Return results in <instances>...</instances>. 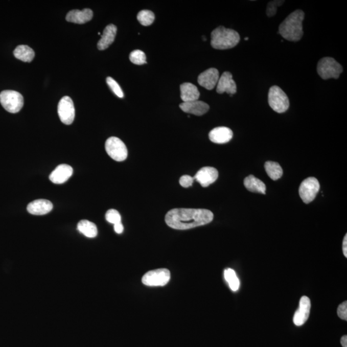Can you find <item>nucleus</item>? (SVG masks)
Masks as SVG:
<instances>
[{
    "instance_id": "f257e3e1",
    "label": "nucleus",
    "mask_w": 347,
    "mask_h": 347,
    "mask_svg": "<svg viewBox=\"0 0 347 347\" xmlns=\"http://www.w3.org/2000/svg\"><path fill=\"white\" fill-rule=\"evenodd\" d=\"M213 219L214 214L209 210L174 209L167 212L165 220L171 228L184 230L206 225Z\"/></svg>"
},
{
    "instance_id": "f03ea898",
    "label": "nucleus",
    "mask_w": 347,
    "mask_h": 347,
    "mask_svg": "<svg viewBox=\"0 0 347 347\" xmlns=\"http://www.w3.org/2000/svg\"><path fill=\"white\" fill-rule=\"evenodd\" d=\"M305 14L301 10L292 12L279 26V33L289 41H298L304 35L302 23Z\"/></svg>"
},
{
    "instance_id": "7ed1b4c3",
    "label": "nucleus",
    "mask_w": 347,
    "mask_h": 347,
    "mask_svg": "<svg viewBox=\"0 0 347 347\" xmlns=\"http://www.w3.org/2000/svg\"><path fill=\"white\" fill-rule=\"evenodd\" d=\"M240 39L238 32L220 26L211 33V45L217 50L230 49L237 45Z\"/></svg>"
},
{
    "instance_id": "20e7f679",
    "label": "nucleus",
    "mask_w": 347,
    "mask_h": 347,
    "mask_svg": "<svg viewBox=\"0 0 347 347\" xmlns=\"http://www.w3.org/2000/svg\"><path fill=\"white\" fill-rule=\"evenodd\" d=\"M317 72L324 80L337 79L343 72V67L332 57H324L318 62Z\"/></svg>"
},
{
    "instance_id": "39448f33",
    "label": "nucleus",
    "mask_w": 347,
    "mask_h": 347,
    "mask_svg": "<svg viewBox=\"0 0 347 347\" xmlns=\"http://www.w3.org/2000/svg\"><path fill=\"white\" fill-rule=\"evenodd\" d=\"M268 103L273 110L278 113H285L289 107L288 97L283 89L277 86H272L269 89Z\"/></svg>"
},
{
    "instance_id": "423d86ee",
    "label": "nucleus",
    "mask_w": 347,
    "mask_h": 347,
    "mask_svg": "<svg viewBox=\"0 0 347 347\" xmlns=\"http://www.w3.org/2000/svg\"><path fill=\"white\" fill-rule=\"evenodd\" d=\"M0 102L6 111L9 113H16L23 107L24 99L19 92L5 90L0 94Z\"/></svg>"
},
{
    "instance_id": "0eeeda50",
    "label": "nucleus",
    "mask_w": 347,
    "mask_h": 347,
    "mask_svg": "<svg viewBox=\"0 0 347 347\" xmlns=\"http://www.w3.org/2000/svg\"><path fill=\"white\" fill-rule=\"evenodd\" d=\"M105 149L107 154L117 161L126 160L128 155L126 145L117 137L112 136L107 139Z\"/></svg>"
},
{
    "instance_id": "6e6552de",
    "label": "nucleus",
    "mask_w": 347,
    "mask_h": 347,
    "mask_svg": "<svg viewBox=\"0 0 347 347\" xmlns=\"http://www.w3.org/2000/svg\"><path fill=\"white\" fill-rule=\"evenodd\" d=\"M171 279V273L169 269L161 268L147 272L142 277V283L147 286H165Z\"/></svg>"
},
{
    "instance_id": "1a4fd4ad",
    "label": "nucleus",
    "mask_w": 347,
    "mask_h": 347,
    "mask_svg": "<svg viewBox=\"0 0 347 347\" xmlns=\"http://www.w3.org/2000/svg\"><path fill=\"white\" fill-rule=\"evenodd\" d=\"M320 188L319 183L314 177H309L302 182L299 188V194L302 200L306 204L310 203L315 199Z\"/></svg>"
},
{
    "instance_id": "9d476101",
    "label": "nucleus",
    "mask_w": 347,
    "mask_h": 347,
    "mask_svg": "<svg viewBox=\"0 0 347 347\" xmlns=\"http://www.w3.org/2000/svg\"><path fill=\"white\" fill-rule=\"evenodd\" d=\"M58 114L62 123L71 125L73 123L75 119V107L73 101L71 97L65 96L62 97L58 104Z\"/></svg>"
},
{
    "instance_id": "9b49d317",
    "label": "nucleus",
    "mask_w": 347,
    "mask_h": 347,
    "mask_svg": "<svg viewBox=\"0 0 347 347\" xmlns=\"http://www.w3.org/2000/svg\"><path fill=\"white\" fill-rule=\"evenodd\" d=\"M218 170L212 167H204L197 172L194 179L199 182L203 187H207L214 183L218 179Z\"/></svg>"
},
{
    "instance_id": "f8f14e48",
    "label": "nucleus",
    "mask_w": 347,
    "mask_h": 347,
    "mask_svg": "<svg viewBox=\"0 0 347 347\" xmlns=\"http://www.w3.org/2000/svg\"><path fill=\"white\" fill-rule=\"evenodd\" d=\"M311 300L308 296H302L299 300V308L293 316V322L296 326H303L308 320L310 314Z\"/></svg>"
},
{
    "instance_id": "ddd939ff",
    "label": "nucleus",
    "mask_w": 347,
    "mask_h": 347,
    "mask_svg": "<svg viewBox=\"0 0 347 347\" xmlns=\"http://www.w3.org/2000/svg\"><path fill=\"white\" fill-rule=\"evenodd\" d=\"M216 91L219 94L226 92L230 96L237 93V85L231 73L228 72H224L221 77H219Z\"/></svg>"
},
{
    "instance_id": "4468645a",
    "label": "nucleus",
    "mask_w": 347,
    "mask_h": 347,
    "mask_svg": "<svg viewBox=\"0 0 347 347\" xmlns=\"http://www.w3.org/2000/svg\"><path fill=\"white\" fill-rule=\"evenodd\" d=\"M219 79V71L216 68H212L199 75L198 81L200 86L208 90H212L218 84Z\"/></svg>"
},
{
    "instance_id": "2eb2a0df",
    "label": "nucleus",
    "mask_w": 347,
    "mask_h": 347,
    "mask_svg": "<svg viewBox=\"0 0 347 347\" xmlns=\"http://www.w3.org/2000/svg\"><path fill=\"white\" fill-rule=\"evenodd\" d=\"M73 172V169L68 165H60L50 175V180L55 184L64 183L71 178Z\"/></svg>"
},
{
    "instance_id": "dca6fc26",
    "label": "nucleus",
    "mask_w": 347,
    "mask_h": 347,
    "mask_svg": "<svg viewBox=\"0 0 347 347\" xmlns=\"http://www.w3.org/2000/svg\"><path fill=\"white\" fill-rule=\"evenodd\" d=\"M179 107L184 113L193 114L196 116L203 115L210 109L208 104L200 101L183 102L179 105Z\"/></svg>"
},
{
    "instance_id": "f3484780",
    "label": "nucleus",
    "mask_w": 347,
    "mask_h": 347,
    "mask_svg": "<svg viewBox=\"0 0 347 347\" xmlns=\"http://www.w3.org/2000/svg\"><path fill=\"white\" fill-rule=\"evenodd\" d=\"M233 137V132L228 127H218L212 129L209 133V138L215 144L228 143Z\"/></svg>"
},
{
    "instance_id": "a211bd4d",
    "label": "nucleus",
    "mask_w": 347,
    "mask_h": 347,
    "mask_svg": "<svg viewBox=\"0 0 347 347\" xmlns=\"http://www.w3.org/2000/svg\"><path fill=\"white\" fill-rule=\"evenodd\" d=\"M53 209V204L47 199H37L27 206V211L35 216H42L49 213Z\"/></svg>"
},
{
    "instance_id": "6ab92c4d",
    "label": "nucleus",
    "mask_w": 347,
    "mask_h": 347,
    "mask_svg": "<svg viewBox=\"0 0 347 347\" xmlns=\"http://www.w3.org/2000/svg\"><path fill=\"white\" fill-rule=\"evenodd\" d=\"M93 16V11L89 9H84L82 11L73 10L67 14L66 19L67 21L71 23L84 24L90 21Z\"/></svg>"
},
{
    "instance_id": "aec40b11",
    "label": "nucleus",
    "mask_w": 347,
    "mask_h": 347,
    "mask_svg": "<svg viewBox=\"0 0 347 347\" xmlns=\"http://www.w3.org/2000/svg\"><path fill=\"white\" fill-rule=\"evenodd\" d=\"M117 32V27L113 24L109 25L105 28L101 39L97 44V47L100 51H104L113 43L115 39Z\"/></svg>"
},
{
    "instance_id": "412c9836",
    "label": "nucleus",
    "mask_w": 347,
    "mask_h": 347,
    "mask_svg": "<svg viewBox=\"0 0 347 347\" xmlns=\"http://www.w3.org/2000/svg\"><path fill=\"white\" fill-rule=\"evenodd\" d=\"M181 99L183 102L198 101L200 93L195 85L189 82L182 84L180 86Z\"/></svg>"
},
{
    "instance_id": "4be33fe9",
    "label": "nucleus",
    "mask_w": 347,
    "mask_h": 347,
    "mask_svg": "<svg viewBox=\"0 0 347 347\" xmlns=\"http://www.w3.org/2000/svg\"><path fill=\"white\" fill-rule=\"evenodd\" d=\"M244 184L247 190L257 193L265 194L266 187L263 181L253 175H249L244 179Z\"/></svg>"
},
{
    "instance_id": "5701e85b",
    "label": "nucleus",
    "mask_w": 347,
    "mask_h": 347,
    "mask_svg": "<svg viewBox=\"0 0 347 347\" xmlns=\"http://www.w3.org/2000/svg\"><path fill=\"white\" fill-rule=\"evenodd\" d=\"M77 229L89 238H94L98 234V229L94 223L88 220H82L77 224Z\"/></svg>"
},
{
    "instance_id": "b1692460",
    "label": "nucleus",
    "mask_w": 347,
    "mask_h": 347,
    "mask_svg": "<svg viewBox=\"0 0 347 347\" xmlns=\"http://www.w3.org/2000/svg\"><path fill=\"white\" fill-rule=\"evenodd\" d=\"M14 55L17 59L30 62L34 59L35 53L33 49L27 45H19L14 50Z\"/></svg>"
},
{
    "instance_id": "393cba45",
    "label": "nucleus",
    "mask_w": 347,
    "mask_h": 347,
    "mask_svg": "<svg viewBox=\"0 0 347 347\" xmlns=\"http://www.w3.org/2000/svg\"><path fill=\"white\" fill-rule=\"evenodd\" d=\"M267 174L269 178L275 181L283 175V170L279 164L274 161H267L264 165Z\"/></svg>"
},
{
    "instance_id": "a878e982",
    "label": "nucleus",
    "mask_w": 347,
    "mask_h": 347,
    "mask_svg": "<svg viewBox=\"0 0 347 347\" xmlns=\"http://www.w3.org/2000/svg\"><path fill=\"white\" fill-rule=\"evenodd\" d=\"M224 278L233 291H237L240 286V281L234 269L228 268L224 271Z\"/></svg>"
},
{
    "instance_id": "bb28decb",
    "label": "nucleus",
    "mask_w": 347,
    "mask_h": 347,
    "mask_svg": "<svg viewBox=\"0 0 347 347\" xmlns=\"http://www.w3.org/2000/svg\"><path fill=\"white\" fill-rule=\"evenodd\" d=\"M155 16L153 12L148 10H144L137 15V19L140 24L144 26H149L153 23Z\"/></svg>"
},
{
    "instance_id": "cd10ccee",
    "label": "nucleus",
    "mask_w": 347,
    "mask_h": 347,
    "mask_svg": "<svg viewBox=\"0 0 347 347\" xmlns=\"http://www.w3.org/2000/svg\"><path fill=\"white\" fill-rule=\"evenodd\" d=\"M129 59L134 64L142 65L147 63L146 54L140 50L132 52L130 54Z\"/></svg>"
},
{
    "instance_id": "c85d7f7f",
    "label": "nucleus",
    "mask_w": 347,
    "mask_h": 347,
    "mask_svg": "<svg viewBox=\"0 0 347 347\" xmlns=\"http://www.w3.org/2000/svg\"><path fill=\"white\" fill-rule=\"evenodd\" d=\"M106 219L109 223L115 224L121 223V216L116 210L110 209L106 212Z\"/></svg>"
},
{
    "instance_id": "c756f323",
    "label": "nucleus",
    "mask_w": 347,
    "mask_h": 347,
    "mask_svg": "<svg viewBox=\"0 0 347 347\" xmlns=\"http://www.w3.org/2000/svg\"><path fill=\"white\" fill-rule=\"evenodd\" d=\"M107 84H108L109 88H111L112 91L113 92L114 94L116 95L117 97L119 98H123L124 93L122 91L121 87H120L119 84L114 81L113 78L109 77L106 79Z\"/></svg>"
},
{
    "instance_id": "7c9ffc66",
    "label": "nucleus",
    "mask_w": 347,
    "mask_h": 347,
    "mask_svg": "<svg viewBox=\"0 0 347 347\" xmlns=\"http://www.w3.org/2000/svg\"><path fill=\"white\" fill-rule=\"evenodd\" d=\"M284 3V1H271L269 2L268 6H267L266 14L268 17H273L276 14L277 8L281 6Z\"/></svg>"
},
{
    "instance_id": "2f4dec72",
    "label": "nucleus",
    "mask_w": 347,
    "mask_h": 347,
    "mask_svg": "<svg viewBox=\"0 0 347 347\" xmlns=\"http://www.w3.org/2000/svg\"><path fill=\"white\" fill-rule=\"evenodd\" d=\"M338 316L339 318L343 319V320H347V302L346 301L343 302L340 305L338 306Z\"/></svg>"
},
{
    "instance_id": "473e14b6",
    "label": "nucleus",
    "mask_w": 347,
    "mask_h": 347,
    "mask_svg": "<svg viewBox=\"0 0 347 347\" xmlns=\"http://www.w3.org/2000/svg\"><path fill=\"white\" fill-rule=\"evenodd\" d=\"M194 181V178L189 175H184L181 176L179 179V184L184 188H189L193 184Z\"/></svg>"
},
{
    "instance_id": "72a5a7b5",
    "label": "nucleus",
    "mask_w": 347,
    "mask_h": 347,
    "mask_svg": "<svg viewBox=\"0 0 347 347\" xmlns=\"http://www.w3.org/2000/svg\"><path fill=\"white\" fill-rule=\"evenodd\" d=\"M114 232H115L117 234H121L123 233L124 232L123 224H122V223L114 224Z\"/></svg>"
},
{
    "instance_id": "f704fd0d",
    "label": "nucleus",
    "mask_w": 347,
    "mask_h": 347,
    "mask_svg": "<svg viewBox=\"0 0 347 347\" xmlns=\"http://www.w3.org/2000/svg\"><path fill=\"white\" fill-rule=\"evenodd\" d=\"M343 252L344 257H347V235H345L343 242Z\"/></svg>"
},
{
    "instance_id": "c9c22d12",
    "label": "nucleus",
    "mask_w": 347,
    "mask_h": 347,
    "mask_svg": "<svg viewBox=\"0 0 347 347\" xmlns=\"http://www.w3.org/2000/svg\"><path fill=\"white\" fill-rule=\"evenodd\" d=\"M341 345L343 347H347V336L344 335L341 339Z\"/></svg>"
},
{
    "instance_id": "e433bc0d",
    "label": "nucleus",
    "mask_w": 347,
    "mask_h": 347,
    "mask_svg": "<svg viewBox=\"0 0 347 347\" xmlns=\"http://www.w3.org/2000/svg\"><path fill=\"white\" fill-rule=\"evenodd\" d=\"M244 39H245V41H248V37H246V38Z\"/></svg>"
}]
</instances>
